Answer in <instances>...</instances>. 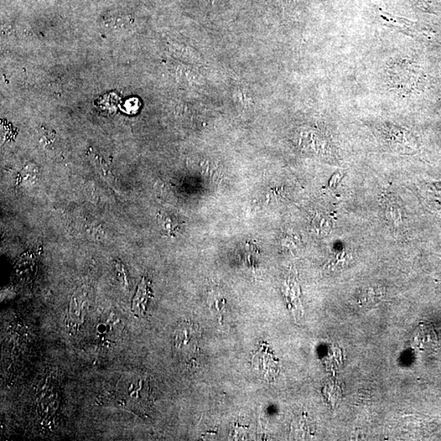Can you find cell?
<instances>
[{"label": "cell", "mask_w": 441, "mask_h": 441, "mask_svg": "<svg viewBox=\"0 0 441 441\" xmlns=\"http://www.w3.org/2000/svg\"><path fill=\"white\" fill-rule=\"evenodd\" d=\"M200 331L198 326L191 322L179 325L174 331L173 346L176 356L188 362L194 358L199 350Z\"/></svg>", "instance_id": "6da1fadb"}, {"label": "cell", "mask_w": 441, "mask_h": 441, "mask_svg": "<svg viewBox=\"0 0 441 441\" xmlns=\"http://www.w3.org/2000/svg\"><path fill=\"white\" fill-rule=\"evenodd\" d=\"M148 383L142 377H127L123 381L121 386L118 387L119 398L128 404L137 406L143 404L147 401Z\"/></svg>", "instance_id": "7a4b0ae2"}, {"label": "cell", "mask_w": 441, "mask_h": 441, "mask_svg": "<svg viewBox=\"0 0 441 441\" xmlns=\"http://www.w3.org/2000/svg\"><path fill=\"white\" fill-rule=\"evenodd\" d=\"M121 320L115 314H110L98 320L95 327V339L102 344L115 342L121 333Z\"/></svg>", "instance_id": "3957f363"}, {"label": "cell", "mask_w": 441, "mask_h": 441, "mask_svg": "<svg viewBox=\"0 0 441 441\" xmlns=\"http://www.w3.org/2000/svg\"><path fill=\"white\" fill-rule=\"evenodd\" d=\"M152 298L149 279L144 277L140 283L133 298L132 310L135 315H143L147 313L149 301Z\"/></svg>", "instance_id": "277c9868"}, {"label": "cell", "mask_w": 441, "mask_h": 441, "mask_svg": "<svg viewBox=\"0 0 441 441\" xmlns=\"http://www.w3.org/2000/svg\"><path fill=\"white\" fill-rule=\"evenodd\" d=\"M133 22L132 16L123 13H116L104 18L102 25L109 30L117 31L128 28Z\"/></svg>", "instance_id": "5b68a950"}, {"label": "cell", "mask_w": 441, "mask_h": 441, "mask_svg": "<svg viewBox=\"0 0 441 441\" xmlns=\"http://www.w3.org/2000/svg\"><path fill=\"white\" fill-rule=\"evenodd\" d=\"M87 294L82 291L74 296L70 308V318L72 322L79 324L84 319L86 310Z\"/></svg>", "instance_id": "8992f818"}, {"label": "cell", "mask_w": 441, "mask_h": 441, "mask_svg": "<svg viewBox=\"0 0 441 441\" xmlns=\"http://www.w3.org/2000/svg\"><path fill=\"white\" fill-rule=\"evenodd\" d=\"M386 214L387 219L391 220L394 224L398 225L401 222V212L396 201L389 200L386 206Z\"/></svg>", "instance_id": "52a82bcc"}, {"label": "cell", "mask_w": 441, "mask_h": 441, "mask_svg": "<svg viewBox=\"0 0 441 441\" xmlns=\"http://www.w3.org/2000/svg\"><path fill=\"white\" fill-rule=\"evenodd\" d=\"M427 194L430 203L439 206L441 209V183L428 184Z\"/></svg>", "instance_id": "ba28073f"}, {"label": "cell", "mask_w": 441, "mask_h": 441, "mask_svg": "<svg viewBox=\"0 0 441 441\" xmlns=\"http://www.w3.org/2000/svg\"><path fill=\"white\" fill-rule=\"evenodd\" d=\"M90 157L93 163L95 164L96 167L98 169H100V172L103 175L104 178H105L107 181H110V183H112L111 181H114V179L112 174L110 173V171L108 169L109 168L107 167V165L105 164V163L102 162V159L101 160V159L98 157V155L96 154H90Z\"/></svg>", "instance_id": "9c48e42d"}]
</instances>
